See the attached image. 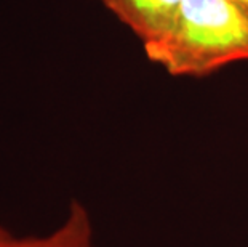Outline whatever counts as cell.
<instances>
[{"label":"cell","mask_w":248,"mask_h":247,"mask_svg":"<svg viewBox=\"0 0 248 247\" xmlns=\"http://www.w3.org/2000/svg\"><path fill=\"white\" fill-rule=\"evenodd\" d=\"M0 247H98V243L90 210L72 199L62 218L48 231L16 233L0 222Z\"/></svg>","instance_id":"obj_2"},{"label":"cell","mask_w":248,"mask_h":247,"mask_svg":"<svg viewBox=\"0 0 248 247\" xmlns=\"http://www.w3.org/2000/svg\"><path fill=\"white\" fill-rule=\"evenodd\" d=\"M232 2H234V3H237V5H239L240 8H244L245 12L248 13V0H232Z\"/></svg>","instance_id":"obj_4"},{"label":"cell","mask_w":248,"mask_h":247,"mask_svg":"<svg viewBox=\"0 0 248 247\" xmlns=\"http://www.w3.org/2000/svg\"><path fill=\"white\" fill-rule=\"evenodd\" d=\"M142 47L170 76L205 77L248 61V13L232 0H181L167 33Z\"/></svg>","instance_id":"obj_1"},{"label":"cell","mask_w":248,"mask_h":247,"mask_svg":"<svg viewBox=\"0 0 248 247\" xmlns=\"http://www.w3.org/2000/svg\"><path fill=\"white\" fill-rule=\"evenodd\" d=\"M142 44L162 37L176 16L181 0H99Z\"/></svg>","instance_id":"obj_3"}]
</instances>
